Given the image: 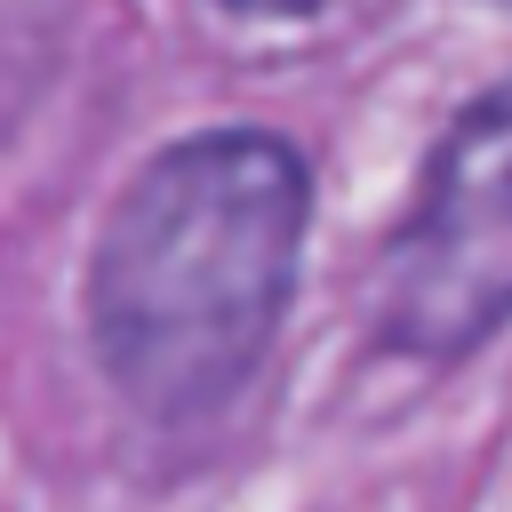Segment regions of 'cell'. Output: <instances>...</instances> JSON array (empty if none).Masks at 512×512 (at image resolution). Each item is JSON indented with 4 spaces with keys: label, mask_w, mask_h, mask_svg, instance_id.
<instances>
[{
    "label": "cell",
    "mask_w": 512,
    "mask_h": 512,
    "mask_svg": "<svg viewBox=\"0 0 512 512\" xmlns=\"http://www.w3.org/2000/svg\"><path fill=\"white\" fill-rule=\"evenodd\" d=\"M224 8H248V16H312L328 0H224Z\"/></svg>",
    "instance_id": "obj_3"
},
{
    "label": "cell",
    "mask_w": 512,
    "mask_h": 512,
    "mask_svg": "<svg viewBox=\"0 0 512 512\" xmlns=\"http://www.w3.org/2000/svg\"><path fill=\"white\" fill-rule=\"evenodd\" d=\"M304 200V160L256 128L184 136L128 184L88 264V336L128 408L192 424L248 384L296 280Z\"/></svg>",
    "instance_id": "obj_1"
},
{
    "label": "cell",
    "mask_w": 512,
    "mask_h": 512,
    "mask_svg": "<svg viewBox=\"0 0 512 512\" xmlns=\"http://www.w3.org/2000/svg\"><path fill=\"white\" fill-rule=\"evenodd\" d=\"M512 320V88H488L440 152L376 264V336L408 360H464Z\"/></svg>",
    "instance_id": "obj_2"
}]
</instances>
